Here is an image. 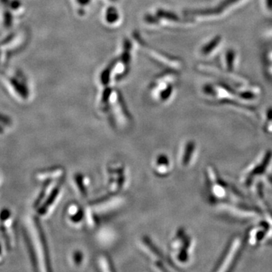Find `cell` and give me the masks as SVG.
I'll return each mask as SVG.
<instances>
[{
	"mask_svg": "<svg viewBox=\"0 0 272 272\" xmlns=\"http://www.w3.org/2000/svg\"><path fill=\"white\" fill-rule=\"evenodd\" d=\"M96 265L99 268V271H113V263L111 259L106 254H100L96 259Z\"/></svg>",
	"mask_w": 272,
	"mask_h": 272,
	"instance_id": "cell-10",
	"label": "cell"
},
{
	"mask_svg": "<svg viewBox=\"0 0 272 272\" xmlns=\"http://www.w3.org/2000/svg\"><path fill=\"white\" fill-rule=\"evenodd\" d=\"M127 166L122 163H110L106 168V189L109 194H119L128 186Z\"/></svg>",
	"mask_w": 272,
	"mask_h": 272,
	"instance_id": "cell-2",
	"label": "cell"
},
{
	"mask_svg": "<svg viewBox=\"0 0 272 272\" xmlns=\"http://www.w3.org/2000/svg\"><path fill=\"white\" fill-rule=\"evenodd\" d=\"M226 60L228 69H232L234 62V52L233 51L227 52Z\"/></svg>",
	"mask_w": 272,
	"mask_h": 272,
	"instance_id": "cell-12",
	"label": "cell"
},
{
	"mask_svg": "<svg viewBox=\"0 0 272 272\" xmlns=\"http://www.w3.org/2000/svg\"><path fill=\"white\" fill-rule=\"evenodd\" d=\"M241 240L240 238H235L230 244L229 247L226 249L222 259L217 265L216 271H228L237 259L239 251H240Z\"/></svg>",
	"mask_w": 272,
	"mask_h": 272,
	"instance_id": "cell-4",
	"label": "cell"
},
{
	"mask_svg": "<svg viewBox=\"0 0 272 272\" xmlns=\"http://www.w3.org/2000/svg\"><path fill=\"white\" fill-rule=\"evenodd\" d=\"M71 260H72L74 266L77 267V268H81V267H83L85 262V255L84 254L82 250H75V251L73 252Z\"/></svg>",
	"mask_w": 272,
	"mask_h": 272,
	"instance_id": "cell-11",
	"label": "cell"
},
{
	"mask_svg": "<svg viewBox=\"0 0 272 272\" xmlns=\"http://www.w3.org/2000/svg\"><path fill=\"white\" fill-rule=\"evenodd\" d=\"M74 186L79 197L81 199L88 197L90 181L89 178L87 175H83L80 172L75 174L74 176Z\"/></svg>",
	"mask_w": 272,
	"mask_h": 272,
	"instance_id": "cell-8",
	"label": "cell"
},
{
	"mask_svg": "<svg viewBox=\"0 0 272 272\" xmlns=\"http://www.w3.org/2000/svg\"><path fill=\"white\" fill-rule=\"evenodd\" d=\"M197 145L195 141H186L180 148L179 164L183 169L191 167L197 159Z\"/></svg>",
	"mask_w": 272,
	"mask_h": 272,
	"instance_id": "cell-5",
	"label": "cell"
},
{
	"mask_svg": "<svg viewBox=\"0 0 272 272\" xmlns=\"http://www.w3.org/2000/svg\"><path fill=\"white\" fill-rule=\"evenodd\" d=\"M140 244L143 251L152 259V266L155 269L158 271H172V269H175V267L172 265L170 260L167 261L168 259L163 256L159 248L148 237H143Z\"/></svg>",
	"mask_w": 272,
	"mask_h": 272,
	"instance_id": "cell-3",
	"label": "cell"
},
{
	"mask_svg": "<svg viewBox=\"0 0 272 272\" xmlns=\"http://www.w3.org/2000/svg\"><path fill=\"white\" fill-rule=\"evenodd\" d=\"M66 217L69 223L74 228H82L86 226L85 225V206L77 203H72L68 205L66 210Z\"/></svg>",
	"mask_w": 272,
	"mask_h": 272,
	"instance_id": "cell-6",
	"label": "cell"
},
{
	"mask_svg": "<svg viewBox=\"0 0 272 272\" xmlns=\"http://www.w3.org/2000/svg\"><path fill=\"white\" fill-rule=\"evenodd\" d=\"M170 262L175 267L185 266L191 262L194 252V239L186 228L177 229L169 243Z\"/></svg>",
	"mask_w": 272,
	"mask_h": 272,
	"instance_id": "cell-1",
	"label": "cell"
},
{
	"mask_svg": "<svg viewBox=\"0 0 272 272\" xmlns=\"http://www.w3.org/2000/svg\"><path fill=\"white\" fill-rule=\"evenodd\" d=\"M267 6L269 9H272V0H267Z\"/></svg>",
	"mask_w": 272,
	"mask_h": 272,
	"instance_id": "cell-13",
	"label": "cell"
},
{
	"mask_svg": "<svg viewBox=\"0 0 272 272\" xmlns=\"http://www.w3.org/2000/svg\"><path fill=\"white\" fill-rule=\"evenodd\" d=\"M152 166L157 176L165 178L169 176L172 172V161L170 157L166 154H158L152 161Z\"/></svg>",
	"mask_w": 272,
	"mask_h": 272,
	"instance_id": "cell-7",
	"label": "cell"
},
{
	"mask_svg": "<svg viewBox=\"0 0 272 272\" xmlns=\"http://www.w3.org/2000/svg\"><path fill=\"white\" fill-rule=\"evenodd\" d=\"M62 185H63V181L62 178L54 185L52 190L49 191V195L46 197V200H45L44 203L40 209V214L41 215H44L47 213L48 209L52 206L54 203H55L60 194L61 191H62Z\"/></svg>",
	"mask_w": 272,
	"mask_h": 272,
	"instance_id": "cell-9",
	"label": "cell"
}]
</instances>
